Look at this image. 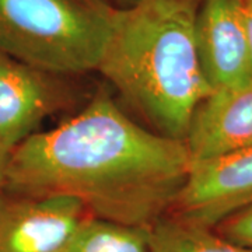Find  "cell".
I'll return each instance as SVG.
<instances>
[{
    "mask_svg": "<svg viewBox=\"0 0 252 252\" xmlns=\"http://www.w3.org/2000/svg\"><path fill=\"white\" fill-rule=\"evenodd\" d=\"M13 149L6 147V146H0V190L3 187V177H4V170L7 165V160Z\"/></svg>",
    "mask_w": 252,
    "mask_h": 252,
    "instance_id": "obj_13",
    "label": "cell"
},
{
    "mask_svg": "<svg viewBox=\"0 0 252 252\" xmlns=\"http://www.w3.org/2000/svg\"><path fill=\"white\" fill-rule=\"evenodd\" d=\"M61 252H150V228L89 215Z\"/></svg>",
    "mask_w": 252,
    "mask_h": 252,
    "instance_id": "obj_9",
    "label": "cell"
},
{
    "mask_svg": "<svg viewBox=\"0 0 252 252\" xmlns=\"http://www.w3.org/2000/svg\"><path fill=\"white\" fill-rule=\"evenodd\" d=\"M61 77L0 54V146L14 149L67 104Z\"/></svg>",
    "mask_w": 252,
    "mask_h": 252,
    "instance_id": "obj_7",
    "label": "cell"
},
{
    "mask_svg": "<svg viewBox=\"0 0 252 252\" xmlns=\"http://www.w3.org/2000/svg\"><path fill=\"white\" fill-rule=\"evenodd\" d=\"M199 1L136 0L117 7L97 66L153 130L180 140L212 93L196 46Z\"/></svg>",
    "mask_w": 252,
    "mask_h": 252,
    "instance_id": "obj_2",
    "label": "cell"
},
{
    "mask_svg": "<svg viewBox=\"0 0 252 252\" xmlns=\"http://www.w3.org/2000/svg\"><path fill=\"white\" fill-rule=\"evenodd\" d=\"M87 216L73 198L0 190V252H61Z\"/></svg>",
    "mask_w": 252,
    "mask_h": 252,
    "instance_id": "obj_5",
    "label": "cell"
},
{
    "mask_svg": "<svg viewBox=\"0 0 252 252\" xmlns=\"http://www.w3.org/2000/svg\"><path fill=\"white\" fill-rule=\"evenodd\" d=\"M118 3V7H125V6H129L132 3H135L136 0H115Z\"/></svg>",
    "mask_w": 252,
    "mask_h": 252,
    "instance_id": "obj_14",
    "label": "cell"
},
{
    "mask_svg": "<svg viewBox=\"0 0 252 252\" xmlns=\"http://www.w3.org/2000/svg\"><path fill=\"white\" fill-rule=\"evenodd\" d=\"M150 252H252L231 243L215 228L164 216L150 227Z\"/></svg>",
    "mask_w": 252,
    "mask_h": 252,
    "instance_id": "obj_10",
    "label": "cell"
},
{
    "mask_svg": "<svg viewBox=\"0 0 252 252\" xmlns=\"http://www.w3.org/2000/svg\"><path fill=\"white\" fill-rule=\"evenodd\" d=\"M252 205V144L219 157L192 161L168 216L215 228Z\"/></svg>",
    "mask_w": 252,
    "mask_h": 252,
    "instance_id": "obj_4",
    "label": "cell"
},
{
    "mask_svg": "<svg viewBox=\"0 0 252 252\" xmlns=\"http://www.w3.org/2000/svg\"><path fill=\"white\" fill-rule=\"evenodd\" d=\"M109 0H0V54L58 76L97 70Z\"/></svg>",
    "mask_w": 252,
    "mask_h": 252,
    "instance_id": "obj_3",
    "label": "cell"
},
{
    "mask_svg": "<svg viewBox=\"0 0 252 252\" xmlns=\"http://www.w3.org/2000/svg\"><path fill=\"white\" fill-rule=\"evenodd\" d=\"M195 32L200 66L212 91L252 80L244 0H200Z\"/></svg>",
    "mask_w": 252,
    "mask_h": 252,
    "instance_id": "obj_6",
    "label": "cell"
},
{
    "mask_svg": "<svg viewBox=\"0 0 252 252\" xmlns=\"http://www.w3.org/2000/svg\"><path fill=\"white\" fill-rule=\"evenodd\" d=\"M215 230L231 243L252 248V205L227 217Z\"/></svg>",
    "mask_w": 252,
    "mask_h": 252,
    "instance_id": "obj_11",
    "label": "cell"
},
{
    "mask_svg": "<svg viewBox=\"0 0 252 252\" xmlns=\"http://www.w3.org/2000/svg\"><path fill=\"white\" fill-rule=\"evenodd\" d=\"M190 165L185 140L136 124L101 93L72 118L20 142L1 190L67 196L90 216L150 228L170 213Z\"/></svg>",
    "mask_w": 252,
    "mask_h": 252,
    "instance_id": "obj_1",
    "label": "cell"
},
{
    "mask_svg": "<svg viewBox=\"0 0 252 252\" xmlns=\"http://www.w3.org/2000/svg\"><path fill=\"white\" fill-rule=\"evenodd\" d=\"M244 10H245V24H247V35H248L252 63V0H244Z\"/></svg>",
    "mask_w": 252,
    "mask_h": 252,
    "instance_id": "obj_12",
    "label": "cell"
},
{
    "mask_svg": "<svg viewBox=\"0 0 252 252\" xmlns=\"http://www.w3.org/2000/svg\"><path fill=\"white\" fill-rule=\"evenodd\" d=\"M192 161L231 153L252 144V80L212 91L200 102L185 137Z\"/></svg>",
    "mask_w": 252,
    "mask_h": 252,
    "instance_id": "obj_8",
    "label": "cell"
}]
</instances>
